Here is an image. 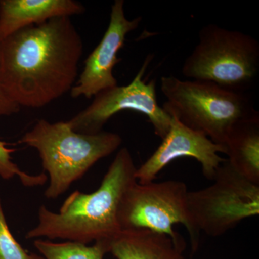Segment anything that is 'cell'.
<instances>
[{
  "label": "cell",
  "instance_id": "1",
  "mask_svg": "<svg viewBox=\"0 0 259 259\" xmlns=\"http://www.w3.org/2000/svg\"><path fill=\"white\" fill-rule=\"evenodd\" d=\"M83 51L69 17L20 29L0 40V82L19 107L40 108L71 91Z\"/></svg>",
  "mask_w": 259,
  "mask_h": 259
},
{
  "label": "cell",
  "instance_id": "2",
  "mask_svg": "<svg viewBox=\"0 0 259 259\" xmlns=\"http://www.w3.org/2000/svg\"><path fill=\"white\" fill-rule=\"evenodd\" d=\"M136 168L127 148H121L93 193L74 191L59 212L45 205L38 209V223L25 235L26 239H61L88 244L110 239L121 231L117 220L124 194L134 184Z\"/></svg>",
  "mask_w": 259,
  "mask_h": 259
},
{
  "label": "cell",
  "instance_id": "3",
  "mask_svg": "<svg viewBox=\"0 0 259 259\" xmlns=\"http://www.w3.org/2000/svg\"><path fill=\"white\" fill-rule=\"evenodd\" d=\"M122 142V138L114 133L79 134L67 121L51 123L44 119L37 120L20 141L38 152L49 177L45 196L50 199L66 192L97 161L115 152Z\"/></svg>",
  "mask_w": 259,
  "mask_h": 259
},
{
  "label": "cell",
  "instance_id": "4",
  "mask_svg": "<svg viewBox=\"0 0 259 259\" xmlns=\"http://www.w3.org/2000/svg\"><path fill=\"white\" fill-rule=\"evenodd\" d=\"M161 91L166 98L162 107L168 115L224 147L233 126L258 112L248 94L209 81L162 76Z\"/></svg>",
  "mask_w": 259,
  "mask_h": 259
},
{
  "label": "cell",
  "instance_id": "5",
  "mask_svg": "<svg viewBox=\"0 0 259 259\" xmlns=\"http://www.w3.org/2000/svg\"><path fill=\"white\" fill-rule=\"evenodd\" d=\"M259 71V42L248 34L209 24L182 66L186 78L209 81L220 88L247 93Z\"/></svg>",
  "mask_w": 259,
  "mask_h": 259
},
{
  "label": "cell",
  "instance_id": "6",
  "mask_svg": "<svg viewBox=\"0 0 259 259\" xmlns=\"http://www.w3.org/2000/svg\"><path fill=\"white\" fill-rule=\"evenodd\" d=\"M187 185L169 180L139 184L126 191L121 199L117 220L121 230L148 229L169 237L183 252V237L173 229V225L183 224L190 237L192 252L198 248L199 232L191 221L187 208Z\"/></svg>",
  "mask_w": 259,
  "mask_h": 259
},
{
  "label": "cell",
  "instance_id": "7",
  "mask_svg": "<svg viewBox=\"0 0 259 259\" xmlns=\"http://www.w3.org/2000/svg\"><path fill=\"white\" fill-rule=\"evenodd\" d=\"M214 183L187 194V208L196 229L223 236L259 213V185L237 171L228 159L218 167Z\"/></svg>",
  "mask_w": 259,
  "mask_h": 259
},
{
  "label": "cell",
  "instance_id": "8",
  "mask_svg": "<svg viewBox=\"0 0 259 259\" xmlns=\"http://www.w3.org/2000/svg\"><path fill=\"white\" fill-rule=\"evenodd\" d=\"M152 55L147 56L138 74L125 86H117L95 95L93 102L67 121L75 132L97 134L112 116L123 110L144 114L153 127L155 134L163 139L171 125V117L158 105L156 80L146 81L144 76Z\"/></svg>",
  "mask_w": 259,
  "mask_h": 259
},
{
  "label": "cell",
  "instance_id": "9",
  "mask_svg": "<svg viewBox=\"0 0 259 259\" xmlns=\"http://www.w3.org/2000/svg\"><path fill=\"white\" fill-rule=\"evenodd\" d=\"M123 0H115L112 4L106 31L85 60L83 71L70 91L74 98L90 99L118 85L113 75L115 65L121 61L117 55L123 47L127 34L139 28L142 21L141 17L133 20L126 18Z\"/></svg>",
  "mask_w": 259,
  "mask_h": 259
},
{
  "label": "cell",
  "instance_id": "10",
  "mask_svg": "<svg viewBox=\"0 0 259 259\" xmlns=\"http://www.w3.org/2000/svg\"><path fill=\"white\" fill-rule=\"evenodd\" d=\"M171 118V127L162 139L161 144L144 164L136 168L138 183L153 182L163 168L181 157L197 160L202 166L204 177L213 180L218 167L226 161L218 153L226 154V148L214 144L202 133L189 128L176 119Z\"/></svg>",
  "mask_w": 259,
  "mask_h": 259
},
{
  "label": "cell",
  "instance_id": "11",
  "mask_svg": "<svg viewBox=\"0 0 259 259\" xmlns=\"http://www.w3.org/2000/svg\"><path fill=\"white\" fill-rule=\"evenodd\" d=\"M85 8L74 0L0 1V40L30 25L55 18L81 15Z\"/></svg>",
  "mask_w": 259,
  "mask_h": 259
},
{
  "label": "cell",
  "instance_id": "12",
  "mask_svg": "<svg viewBox=\"0 0 259 259\" xmlns=\"http://www.w3.org/2000/svg\"><path fill=\"white\" fill-rule=\"evenodd\" d=\"M109 253L117 259H185L169 237L148 229L121 230Z\"/></svg>",
  "mask_w": 259,
  "mask_h": 259
},
{
  "label": "cell",
  "instance_id": "13",
  "mask_svg": "<svg viewBox=\"0 0 259 259\" xmlns=\"http://www.w3.org/2000/svg\"><path fill=\"white\" fill-rule=\"evenodd\" d=\"M228 161L237 171L259 185V113L237 122L226 144Z\"/></svg>",
  "mask_w": 259,
  "mask_h": 259
},
{
  "label": "cell",
  "instance_id": "14",
  "mask_svg": "<svg viewBox=\"0 0 259 259\" xmlns=\"http://www.w3.org/2000/svg\"><path fill=\"white\" fill-rule=\"evenodd\" d=\"M110 239L100 240L93 245L73 241L57 243L36 239L33 245L44 259H104L109 253Z\"/></svg>",
  "mask_w": 259,
  "mask_h": 259
},
{
  "label": "cell",
  "instance_id": "15",
  "mask_svg": "<svg viewBox=\"0 0 259 259\" xmlns=\"http://www.w3.org/2000/svg\"><path fill=\"white\" fill-rule=\"evenodd\" d=\"M15 150L8 147V144L0 141V177L10 180L17 177L25 187H34L44 185L48 180L46 173L31 175L20 169L16 163L12 161L11 153Z\"/></svg>",
  "mask_w": 259,
  "mask_h": 259
},
{
  "label": "cell",
  "instance_id": "16",
  "mask_svg": "<svg viewBox=\"0 0 259 259\" xmlns=\"http://www.w3.org/2000/svg\"><path fill=\"white\" fill-rule=\"evenodd\" d=\"M0 259H44L42 255L28 253L12 234L5 218L0 198Z\"/></svg>",
  "mask_w": 259,
  "mask_h": 259
},
{
  "label": "cell",
  "instance_id": "17",
  "mask_svg": "<svg viewBox=\"0 0 259 259\" xmlns=\"http://www.w3.org/2000/svg\"><path fill=\"white\" fill-rule=\"evenodd\" d=\"M20 107L7 95L0 82V118L4 116L17 113L20 111Z\"/></svg>",
  "mask_w": 259,
  "mask_h": 259
}]
</instances>
